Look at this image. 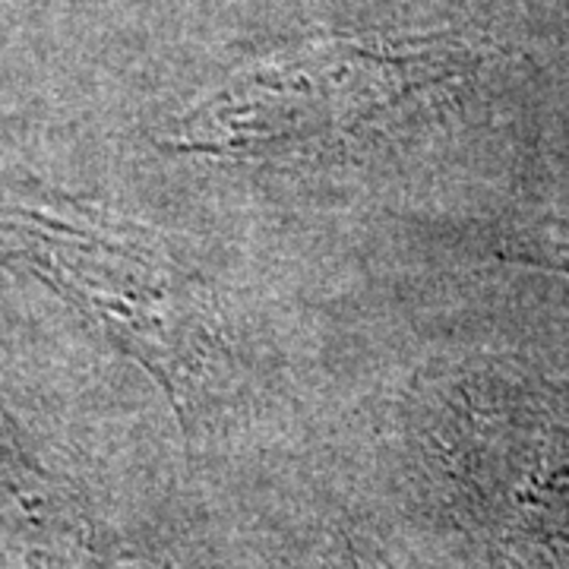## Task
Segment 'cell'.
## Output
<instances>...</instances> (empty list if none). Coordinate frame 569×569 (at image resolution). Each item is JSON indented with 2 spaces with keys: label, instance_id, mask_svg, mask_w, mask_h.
Here are the masks:
<instances>
[{
  "label": "cell",
  "instance_id": "1",
  "mask_svg": "<svg viewBox=\"0 0 569 569\" xmlns=\"http://www.w3.org/2000/svg\"><path fill=\"white\" fill-rule=\"evenodd\" d=\"M449 73L437 41H310L238 70L187 111L174 142L247 162L342 156L392 133Z\"/></svg>",
  "mask_w": 569,
  "mask_h": 569
},
{
  "label": "cell",
  "instance_id": "2",
  "mask_svg": "<svg viewBox=\"0 0 569 569\" xmlns=\"http://www.w3.org/2000/svg\"><path fill=\"white\" fill-rule=\"evenodd\" d=\"M0 247L152 373L183 406L216 351L209 305L159 234L99 216L0 209Z\"/></svg>",
  "mask_w": 569,
  "mask_h": 569
},
{
  "label": "cell",
  "instance_id": "3",
  "mask_svg": "<svg viewBox=\"0 0 569 569\" xmlns=\"http://www.w3.org/2000/svg\"><path fill=\"white\" fill-rule=\"evenodd\" d=\"M86 526L67 490L0 425V569H82Z\"/></svg>",
  "mask_w": 569,
  "mask_h": 569
},
{
  "label": "cell",
  "instance_id": "4",
  "mask_svg": "<svg viewBox=\"0 0 569 569\" xmlns=\"http://www.w3.org/2000/svg\"><path fill=\"white\" fill-rule=\"evenodd\" d=\"M548 263H553V269H560V272H569V244L553 247L548 253Z\"/></svg>",
  "mask_w": 569,
  "mask_h": 569
}]
</instances>
